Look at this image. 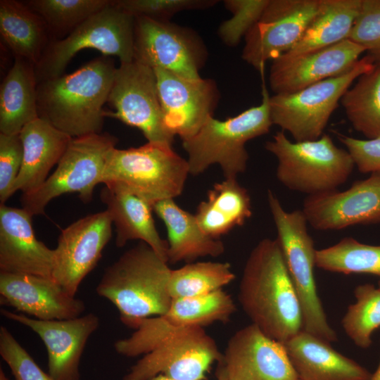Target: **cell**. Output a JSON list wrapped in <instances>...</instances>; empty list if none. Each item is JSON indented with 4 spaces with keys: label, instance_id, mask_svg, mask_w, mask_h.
<instances>
[{
    "label": "cell",
    "instance_id": "34",
    "mask_svg": "<svg viewBox=\"0 0 380 380\" xmlns=\"http://www.w3.org/2000/svg\"><path fill=\"white\" fill-rule=\"evenodd\" d=\"M316 266L345 274L363 273L380 277V246L345 237L333 246L317 250Z\"/></svg>",
    "mask_w": 380,
    "mask_h": 380
},
{
    "label": "cell",
    "instance_id": "12",
    "mask_svg": "<svg viewBox=\"0 0 380 380\" xmlns=\"http://www.w3.org/2000/svg\"><path fill=\"white\" fill-rule=\"evenodd\" d=\"M222 358L203 328L175 329L144 355L123 380H148L160 374L173 380H203L210 367Z\"/></svg>",
    "mask_w": 380,
    "mask_h": 380
},
{
    "label": "cell",
    "instance_id": "39",
    "mask_svg": "<svg viewBox=\"0 0 380 380\" xmlns=\"http://www.w3.org/2000/svg\"><path fill=\"white\" fill-rule=\"evenodd\" d=\"M348 39L363 47L375 63L380 62V0H362Z\"/></svg>",
    "mask_w": 380,
    "mask_h": 380
},
{
    "label": "cell",
    "instance_id": "8",
    "mask_svg": "<svg viewBox=\"0 0 380 380\" xmlns=\"http://www.w3.org/2000/svg\"><path fill=\"white\" fill-rule=\"evenodd\" d=\"M134 17L111 4L94 14L68 36L49 42L34 66L37 82L63 75L77 52L85 49L117 56L120 63L134 61Z\"/></svg>",
    "mask_w": 380,
    "mask_h": 380
},
{
    "label": "cell",
    "instance_id": "40",
    "mask_svg": "<svg viewBox=\"0 0 380 380\" xmlns=\"http://www.w3.org/2000/svg\"><path fill=\"white\" fill-rule=\"evenodd\" d=\"M0 355L15 380H53L4 326L0 327Z\"/></svg>",
    "mask_w": 380,
    "mask_h": 380
},
{
    "label": "cell",
    "instance_id": "24",
    "mask_svg": "<svg viewBox=\"0 0 380 380\" xmlns=\"http://www.w3.org/2000/svg\"><path fill=\"white\" fill-rule=\"evenodd\" d=\"M283 344L298 380H370L372 376L329 342L303 329Z\"/></svg>",
    "mask_w": 380,
    "mask_h": 380
},
{
    "label": "cell",
    "instance_id": "33",
    "mask_svg": "<svg viewBox=\"0 0 380 380\" xmlns=\"http://www.w3.org/2000/svg\"><path fill=\"white\" fill-rule=\"evenodd\" d=\"M234 279L229 262H189L172 270L168 289L172 299L197 296L221 289Z\"/></svg>",
    "mask_w": 380,
    "mask_h": 380
},
{
    "label": "cell",
    "instance_id": "21",
    "mask_svg": "<svg viewBox=\"0 0 380 380\" xmlns=\"http://www.w3.org/2000/svg\"><path fill=\"white\" fill-rule=\"evenodd\" d=\"M364 52L363 47L347 39L303 54H282L272 61L270 89L274 94L293 93L336 77L351 69Z\"/></svg>",
    "mask_w": 380,
    "mask_h": 380
},
{
    "label": "cell",
    "instance_id": "19",
    "mask_svg": "<svg viewBox=\"0 0 380 380\" xmlns=\"http://www.w3.org/2000/svg\"><path fill=\"white\" fill-rule=\"evenodd\" d=\"M302 210L317 230L380 223V173L356 181L343 191L308 196Z\"/></svg>",
    "mask_w": 380,
    "mask_h": 380
},
{
    "label": "cell",
    "instance_id": "43",
    "mask_svg": "<svg viewBox=\"0 0 380 380\" xmlns=\"http://www.w3.org/2000/svg\"><path fill=\"white\" fill-rule=\"evenodd\" d=\"M216 377L217 380H229L222 361L218 362V368L216 372Z\"/></svg>",
    "mask_w": 380,
    "mask_h": 380
},
{
    "label": "cell",
    "instance_id": "10",
    "mask_svg": "<svg viewBox=\"0 0 380 380\" xmlns=\"http://www.w3.org/2000/svg\"><path fill=\"white\" fill-rule=\"evenodd\" d=\"M116 143L108 133L72 138L54 172L37 189L22 195V208L32 216L41 215L52 199L68 193H78L83 202H90L95 186L103 183L107 158Z\"/></svg>",
    "mask_w": 380,
    "mask_h": 380
},
{
    "label": "cell",
    "instance_id": "47",
    "mask_svg": "<svg viewBox=\"0 0 380 380\" xmlns=\"http://www.w3.org/2000/svg\"><path fill=\"white\" fill-rule=\"evenodd\" d=\"M378 286L380 288V280H379V285H378Z\"/></svg>",
    "mask_w": 380,
    "mask_h": 380
},
{
    "label": "cell",
    "instance_id": "20",
    "mask_svg": "<svg viewBox=\"0 0 380 380\" xmlns=\"http://www.w3.org/2000/svg\"><path fill=\"white\" fill-rule=\"evenodd\" d=\"M222 362L229 380H298L284 344L253 324L229 338Z\"/></svg>",
    "mask_w": 380,
    "mask_h": 380
},
{
    "label": "cell",
    "instance_id": "7",
    "mask_svg": "<svg viewBox=\"0 0 380 380\" xmlns=\"http://www.w3.org/2000/svg\"><path fill=\"white\" fill-rule=\"evenodd\" d=\"M189 174L186 159L172 147L147 142L137 148H113L103 184L118 183L153 205L183 191Z\"/></svg>",
    "mask_w": 380,
    "mask_h": 380
},
{
    "label": "cell",
    "instance_id": "11",
    "mask_svg": "<svg viewBox=\"0 0 380 380\" xmlns=\"http://www.w3.org/2000/svg\"><path fill=\"white\" fill-rule=\"evenodd\" d=\"M107 103L116 118L139 129L148 142L172 147L175 136L166 126L154 70L135 61L116 68Z\"/></svg>",
    "mask_w": 380,
    "mask_h": 380
},
{
    "label": "cell",
    "instance_id": "6",
    "mask_svg": "<svg viewBox=\"0 0 380 380\" xmlns=\"http://www.w3.org/2000/svg\"><path fill=\"white\" fill-rule=\"evenodd\" d=\"M265 147L277 159L278 180L308 196L336 190L355 167L348 151L336 146L326 134L316 140L292 142L284 131L277 132Z\"/></svg>",
    "mask_w": 380,
    "mask_h": 380
},
{
    "label": "cell",
    "instance_id": "44",
    "mask_svg": "<svg viewBox=\"0 0 380 380\" xmlns=\"http://www.w3.org/2000/svg\"><path fill=\"white\" fill-rule=\"evenodd\" d=\"M370 380H380V359L376 370L372 373Z\"/></svg>",
    "mask_w": 380,
    "mask_h": 380
},
{
    "label": "cell",
    "instance_id": "28",
    "mask_svg": "<svg viewBox=\"0 0 380 380\" xmlns=\"http://www.w3.org/2000/svg\"><path fill=\"white\" fill-rule=\"evenodd\" d=\"M194 215L208 235L220 239L251 217V197L236 178H224L208 191L206 200L199 203Z\"/></svg>",
    "mask_w": 380,
    "mask_h": 380
},
{
    "label": "cell",
    "instance_id": "4",
    "mask_svg": "<svg viewBox=\"0 0 380 380\" xmlns=\"http://www.w3.org/2000/svg\"><path fill=\"white\" fill-rule=\"evenodd\" d=\"M270 98L263 82L260 105L224 120L212 116L196 134L182 140L189 174L200 175L215 164L219 165L224 178H236L244 172L248 160L246 143L267 134L273 125Z\"/></svg>",
    "mask_w": 380,
    "mask_h": 380
},
{
    "label": "cell",
    "instance_id": "2",
    "mask_svg": "<svg viewBox=\"0 0 380 380\" xmlns=\"http://www.w3.org/2000/svg\"><path fill=\"white\" fill-rule=\"evenodd\" d=\"M115 70L102 56L71 74L37 83L38 117L72 138L101 133Z\"/></svg>",
    "mask_w": 380,
    "mask_h": 380
},
{
    "label": "cell",
    "instance_id": "22",
    "mask_svg": "<svg viewBox=\"0 0 380 380\" xmlns=\"http://www.w3.org/2000/svg\"><path fill=\"white\" fill-rule=\"evenodd\" d=\"M1 304L41 320H61L82 315L84 303L68 293L52 278L0 272Z\"/></svg>",
    "mask_w": 380,
    "mask_h": 380
},
{
    "label": "cell",
    "instance_id": "42",
    "mask_svg": "<svg viewBox=\"0 0 380 380\" xmlns=\"http://www.w3.org/2000/svg\"><path fill=\"white\" fill-rule=\"evenodd\" d=\"M338 140L346 147L355 166L362 173H380V135L359 139L337 134Z\"/></svg>",
    "mask_w": 380,
    "mask_h": 380
},
{
    "label": "cell",
    "instance_id": "31",
    "mask_svg": "<svg viewBox=\"0 0 380 380\" xmlns=\"http://www.w3.org/2000/svg\"><path fill=\"white\" fill-rule=\"evenodd\" d=\"M362 0H322L320 8L300 40L284 55L322 49L348 38Z\"/></svg>",
    "mask_w": 380,
    "mask_h": 380
},
{
    "label": "cell",
    "instance_id": "45",
    "mask_svg": "<svg viewBox=\"0 0 380 380\" xmlns=\"http://www.w3.org/2000/svg\"><path fill=\"white\" fill-rule=\"evenodd\" d=\"M148 380H173V379H171L164 375H162V374H160V375H157Z\"/></svg>",
    "mask_w": 380,
    "mask_h": 380
},
{
    "label": "cell",
    "instance_id": "27",
    "mask_svg": "<svg viewBox=\"0 0 380 380\" xmlns=\"http://www.w3.org/2000/svg\"><path fill=\"white\" fill-rule=\"evenodd\" d=\"M153 209L166 227L168 262H191L198 258L224 253L222 241L208 235L195 215L180 208L174 199L160 201Z\"/></svg>",
    "mask_w": 380,
    "mask_h": 380
},
{
    "label": "cell",
    "instance_id": "5",
    "mask_svg": "<svg viewBox=\"0 0 380 380\" xmlns=\"http://www.w3.org/2000/svg\"><path fill=\"white\" fill-rule=\"evenodd\" d=\"M267 202L277 239L300 303L303 329L329 343L336 341V333L328 322L317 294L314 271L317 249L308 232L307 218L302 210H285L271 190L267 191Z\"/></svg>",
    "mask_w": 380,
    "mask_h": 380
},
{
    "label": "cell",
    "instance_id": "41",
    "mask_svg": "<svg viewBox=\"0 0 380 380\" xmlns=\"http://www.w3.org/2000/svg\"><path fill=\"white\" fill-rule=\"evenodd\" d=\"M23 148L19 134L0 133V202L13 195V187L20 172Z\"/></svg>",
    "mask_w": 380,
    "mask_h": 380
},
{
    "label": "cell",
    "instance_id": "36",
    "mask_svg": "<svg viewBox=\"0 0 380 380\" xmlns=\"http://www.w3.org/2000/svg\"><path fill=\"white\" fill-rule=\"evenodd\" d=\"M44 22L49 32H71L94 14L111 4L109 0H30L23 1Z\"/></svg>",
    "mask_w": 380,
    "mask_h": 380
},
{
    "label": "cell",
    "instance_id": "35",
    "mask_svg": "<svg viewBox=\"0 0 380 380\" xmlns=\"http://www.w3.org/2000/svg\"><path fill=\"white\" fill-rule=\"evenodd\" d=\"M354 296L355 302L348 306L341 325L355 345L367 349L372 344L374 332L380 328V288L360 284L355 287Z\"/></svg>",
    "mask_w": 380,
    "mask_h": 380
},
{
    "label": "cell",
    "instance_id": "3",
    "mask_svg": "<svg viewBox=\"0 0 380 380\" xmlns=\"http://www.w3.org/2000/svg\"><path fill=\"white\" fill-rule=\"evenodd\" d=\"M172 269L148 244L140 241L108 266L96 291L118 309L132 327L138 321L165 314L172 302Z\"/></svg>",
    "mask_w": 380,
    "mask_h": 380
},
{
    "label": "cell",
    "instance_id": "16",
    "mask_svg": "<svg viewBox=\"0 0 380 380\" xmlns=\"http://www.w3.org/2000/svg\"><path fill=\"white\" fill-rule=\"evenodd\" d=\"M108 212L82 217L63 229L55 251L53 279L75 296L80 284L95 267L112 236Z\"/></svg>",
    "mask_w": 380,
    "mask_h": 380
},
{
    "label": "cell",
    "instance_id": "13",
    "mask_svg": "<svg viewBox=\"0 0 380 380\" xmlns=\"http://www.w3.org/2000/svg\"><path fill=\"white\" fill-rule=\"evenodd\" d=\"M236 309L232 296L223 289L204 295L172 299L165 314L136 322L132 327L135 331L118 341V350L125 357L144 355L174 330L227 322Z\"/></svg>",
    "mask_w": 380,
    "mask_h": 380
},
{
    "label": "cell",
    "instance_id": "46",
    "mask_svg": "<svg viewBox=\"0 0 380 380\" xmlns=\"http://www.w3.org/2000/svg\"><path fill=\"white\" fill-rule=\"evenodd\" d=\"M0 380H9L1 368L0 369Z\"/></svg>",
    "mask_w": 380,
    "mask_h": 380
},
{
    "label": "cell",
    "instance_id": "37",
    "mask_svg": "<svg viewBox=\"0 0 380 380\" xmlns=\"http://www.w3.org/2000/svg\"><path fill=\"white\" fill-rule=\"evenodd\" d=\"M224 4L232 15L219 27L222 42L235 46L260 20L270 0H224Z\"/></svg>",
    "mask_w": 380,
    "mask_h": 380
},
{
    "label": "cell",
    "instance_id": "1",
    "mask_svg": "<svg viewBox=\"0 0 380 380\" xmlns=\"http://www.w3.org/2000/svg\"><path fill=\"white\" fill-rule=\"evenodd\" d=\"M238 300L252 324L280 343L303 329L300 303L277 239H263L251 251Z\"/></svg>",
    "mask_w": 380,
    "mask_h": 380
},
{
    "label": "cell",
    "instance_id": "14",
    "mask_svg": "<svg viewBox=\"0 0 380 380\" xmlns=\"http://www.w3.org/2000/svg\"><path fill=\"white\" fill-rule=\"evenodd\" d=\"M206 58V47L194 30L170 21L134 17V61L198 79Z\"/></svg>",
    "mask_w": 380,
    "mask_h": 380
},
{
    "label": "cell",
    "instance_id": "38",
    "mask_svg": "<svg viewBox=\"0 0 380 380\" xmlns=\"http://www.w3.org/2000/svg\"><path fill=\"white\" fill-rule=\"evenodd\" d=\"M217 2V0H116L112 1V4L133 17L170 21L179 12L206 9Z\"/></svg>",
    "mask_w": 380,
    "mask_h": 380
},
{
    "label": "cell",
    "instance_id": "25",
    "mask_svg": "<svg viewBox=\"0 0 380 380\" xmlns=\"http://www.w3.org/2000/svg\"><path fill=\"white\" fill-rule=\"evenodd\" d=\"M100 196L115 227L117 247H123L130 240H140L168 262L167 241L156 229L151 203L118 183L105 184Z\"/></svg>",
    "mask_w": 380,
    "mask_h": 380
},
{
    "label": "cell",
    "instance_id": "29",
    "mask_svg": "<svg viewBox=\"0 0 380 380\" xmlns=\"http://www.w3.org/2000/svg\"><path fill=\"white\" fill-rule=\"evenodd\" d=\"M34 65L15 58L0 87V133L19 134L38 118Z\"/></svg>",
    "mask_w": 380,
    "mask_h": 380
},
{
    "label": "cell",
    "instance_id": "17",
    "mask_svg": "<svg viewBox=\"0 0 380 380\" xmlns=\"http://www.w3.org/2000/svg\"><path fill=\"white\" fill-rule=\"evenodd\" d=\"M153 69L166 126L182 140L191 137L213 116L220 98L216 83L210 79H188Z\"/></svg>",
    "mask_w": 380,
    "mask_h": 380
},
{
    "label": "cell",
    "instance_id": "30",
    "mask_svg": "<svg viewBox=\"0 0 380 380\" xmlns=\"http://www.w3.org/2000/svg\"><path fill=\"white\" fill-rule=\"evenodd\" d=\"M0 33L15 58L34 66L49 43L44 22L23 1H0Z\"/></svg>",
    "mask_w": 380,
    "mask_h": 380
},
{
    "label": "cell",
    "instance_id": "23",
    "mask_svg": "<svg viewBox=\"0 0 380 380\" xmlns=\"http://www.w3.org/2000/svg\"><path fill=\"white\" fill-rule=\"evenodd\" d=\"M32 217L23 208L0 205V271L53 279L55 251L34 235Z\"/></svg>",
    "mask_w": 380,
    "mask_h": 380
},
{
    "label": "cell",
    "instance_id": "18",
    "mask_svg": "<svg viewBox=\"0 0 380 380\" xmlns=\"http://www.w3.org/2000/svg\"><path fill=\"white\" fill-rule=\"evenodd\" d=\"M6 318L36 333L46 346L48 374L53 380H80L79 365L85 346L100 325L92 313L61 320H41L2 310Z\"/></svg>",
    "mask_w": 380,
    "mask_h": 380
},
{
    "label": "cell",
    "instance_id": "26",
    "mask_svg": "<svg viewBox=\"0 0 380 380\" xmlns=\"http://www.w3.org/2000/svg\"><path fill=\"white\" fill-rule=\"evenodd\" d=\"M23 148L22 166L13 187V194L37 189L58 164L72 137L38 118L27 124L19 134Z\"/></svg>",
    "mask_w": 380,
    "mask_h": 380
},
{
    "label": "cell",
    "instance_id": "32",
    "mask_svg": "<svg viewBox=\"0 0 380 380\" xmlns=\"http://www.w3.org/2000/svg\"><path fill=\"white\" fill-rule=\"evenodd\" d=\"M340 103L356 131L367 139L380 135V62L356 80Z\"/></svg>",
    "mask_w": 380,
    "mask_h": 380
},
{
    "label": "cell",
    "instance_id": "9",
    "mask_svg": "<svg viewBox=\"0 0 380 380\" xmlns=\"http://www.w3.org/2000/svg\"><path fill=\"white\" fill-rule=\"evenodd\" d=\"M375 64L366 55L340 75L293 93L270 96L272 124L288 132L295 141L318 139L344 93L361 75L372 70Z\"/></svg>",
    "mask_w": 380,
    "mask_h": 380
},
{
    "label": "cell",
    "instance_id": "15",
    "mask_svg": "<svg viewBox=\"0 0 380 380\" xmlns=\"http://www.w3.org/2000/svg\"><path fill=\"white\" fill-rule=\"evenodd\" d=\"M322 0H270L244 37L241 57L260 72L265 63L288 52L317 13Z\"/></svg>",
    "mask_w": 380,
    "mask_h": 380
}]
</instances>
